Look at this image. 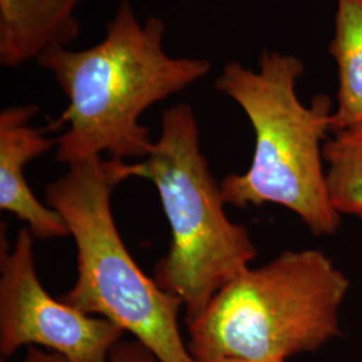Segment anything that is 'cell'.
<instances>
[{"instance_id": "cell-1", "label": "cell", "mask_w": 362, "mask_h": 362, "mask_svg": "<svg viewBox=\"0 0 362 362\" xmlns=\"http://www.w3.org/2000/svg\"><path fill=\"white\" fill-rule=\"evenodd\" d=\"M165 23L141 22L122 1L105 38L85 50L52 47L38 64L52 73L69 104L52 122L65 132L55 157L66 165L103 157L145 158L153 148L144 112L187 89L211 71L207 59L170 57L164 50Z\"/></svg>"}, {"instance_id": "cell-2", "label": "cell", "mask_w": 362, "mask_h": 362, "mask_svg": "<svg viewBox=\"0 0 362 362\" xmlns=\"http://www.w3.org/2000/svg\"><path fill=\"white\" fill-rule=\"evenodd\" d=\"M303 64L296 55L264 52L258 70L228 62L216 89L245 112L255 134L250 168L220 182L227 204H276L294 212L315 235H332L341 216L332 206L324 145L332 132V100L320 94L305 105L297 93Z\"/></svg>"}, {"instance_id": "cell-3", "label": "cell", "mask_w": 362, "mask_h": 362, "mask_svg": "<svg viewBox=\"0 0 362 362\" xmlns=\"http://www.w3.org/2000/svg\"><path fill=\"white\" fill-rule=\"evenodd\" d=\"M127 180L125 160L94 157L46 185V204L77 246V279L62 300L119 326L161 362H196L181 336L182 302L145 275L118 233L112 194Z\"/></svg>"}, {"instance_id": "cell-4", "label": "cell", "mask_w": 362, "mask_h": 362, "mask_svg": "<svg viewBox=\"0 0 362 362\" xmlns=\"http://www.w3.org/2000/svg\"><path fill=\"white\" fill-rule=\"evenodd\" d=\"M127 176L152 181L158 192L172 240L167 255L156 263L153 279L180 299L189 324L257 258L245 226L226 214L191 105L163 112L158 140L141 161L127 163Z\"/></svg>"}, {"instance_id": "cell-5", "label": "cell", "mask_w": 362, "mask_h": 362, "mask_svg": "<svg viewBox=\"0 0 362 362\" xmlns=\"http://www.w3.org/2000/svg\"><path fill=\"white\" fill-rule=\"evenodd\" d=\"M349 279L318 250L285 251L248 267L187 324L196 362L285 361L341 334L338 311Z\"/></svg>"}, {"instance_id": "cell-6", "label": "cell", "mask_w": 362, "mask_h": 362, "mask_svg": "<svg viewBox=\"0 0 362 362\" xmlns=\"http://www.w3.org/2000/svg\"><path fill=\"white\" fill-rule=\"evenodd\" d=\"M0 239V353L23 346L50 350L69 362H107L124 330L57 300L40 284L33 233L22 228L13 246Z\"/></svg>"}, {"instance_id": "cell-7", "label": "cell", "mask_w": 362, "mask_h": 362, "mask_svg": "<svg viewBox=\"0 0 362 362\" xmlns=\"http://www.w3.org/2000/svg\"><path fill=\"white\" fill-rule=\"evenodd\" d=\"M38 112L37 105H23L0 113V209L25 221L34 238L47 240L69 236V228L57 211L39 202L27 182V164L57 146V139L31 124Z\"/></svg>"}, {"instance_id": "cell-8", "label": "cell", "mask_w": 362, "mask_h": 362, "mask_svg": "<svg viewBox=\"0 0 362 362\" xmlns=\"http://www.w3.org/2000/svg\"><path fill=\"white\" fill-rule=\"evenodd\" d=\"M82 0H0V65L15 69L79 35Z\"/></svg>"}, {"instance_id": "cell-9", "label": "cell", "mask_w": 362, "mask_h": 362, "mask_svg": "<svg viewBox=\"0 0 362 362\" xmlns=\"http://www.w3.org/2000/svg\"><path fill=\"white\" fill-rule=\"evenodd\" d=\"M329 52L338 69L334 132L362 122V0H337L336 33Z\"/></svg>"}, {"instance_id": "cell-10", "label": "cell", "mask_w": 362, "mask_h": 362, "mask_svg": "<svg viewBox=\"0 0 362 362\" xmlns=\"http://www.w3.org/2000/svg\"><path fill=\"white\" fill-rule=\"evenodd\" d=\"M332 133L324 145L330 203L339 216L362 220V122Z\"/></svg>"}, {"instance_id": "cell-11", "label": "cell", "mask_w": 362, "mask_h": 362, "mask_svg": "<svg viewBox=\"0 0 362 362\" xmlns=\"http://www.w3.org/2000/svg\"><path fill=\"white\" fill-rule=\"evenodd\" d=\"M107 362H161L140 341H119L109 354Z\"/></svg>"}, {"instance_id": "cell-12", "label": "cell", "mask_w": 362, "mask_h": 362, "mask_svg": "<svg viewBox=\"0 0 362 362\" xmlns=\"http://www.w3.org/2000/svg\"><path fill=\"white\" fill-rule=\"evenodd\" d=\"M23 362H69L65 360L62 356L52 353V351H46V350L35 348V346H30L27 348V354Z\"/></svg>"}, {"instance_id": "cell-13", "label": "cell", "mask_w": 362, "mask_h": 362, "mask_svg": "<svg viewBox=\"0 0 362 362\" xmlns=\"http://www.w3.org/2000/svg\"><path fill=\"white\" fill-rule=\"evenodd\" d=\"M203 362H285V361H242V360H230V358H219V360H211Z\"/></svg>"}]
</instances>
